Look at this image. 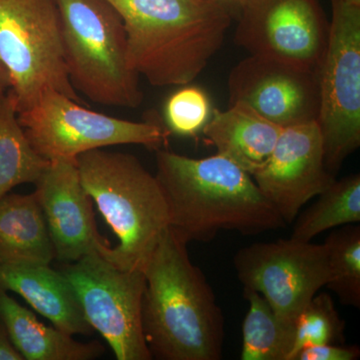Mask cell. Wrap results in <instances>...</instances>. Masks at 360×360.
I'll list each match as a JSON object with an SVG mask.
<instances>
[{
	"instance_id": "8",
	"label": "cell",
	"mask_w": 360,
	"mask_h": 360,
	"mask_svg": "<svg viewBox=\"0 0 360 360\" xmlns=\"http://www.w3.org/2000/svg\"><path fill=\"white\" fill-rule=\"evenodd\" d=\"M18 117L32 148L49 161L77 160L87 151L122 144L158 150L172 135L156 122H129L87 110L53 90L44 92Z\"/></svg>"
},
{
	"instance_id": "9",
	"label": "cell",
	"mask_w": 360,
	"mask_h": 360,
	"mask_svg": "<svg viewBox=\"0 0 360 360\" xmlns=\"http://www.w3.org/2000/svg\"><path fill=\"white\" fill-rule=\"evenodd\" d=\"M59 270L75 290L85 319L116 359H153L142 329V270L120 269L99 252L63 264Z\"/></svg>"
},
{
	"instance_id": "17",
	"label": "cell",
	"mask_w": 360,
	"mask_h": 360,
	"mask_svg": "<svg viewBox=\"0 0 360 360\" xmlns=\"http://www.w3.org/2000/svg\"><path fill=\"white\" fill-rule=\"evenodd\" d=\"M0 319L25 360H94L104 354L97 341L80 342L56 326H45L1 288Z\"/></svg>"
},
{
	"instance_id": "27",
	"label": "cell",
	"mask_w": 360,
	"mask_h": 360,
	"mask_svg": "<svg viewBox=\"0 0 360 360\" xmlns=\"http://www.w3.org/2000/svg\"><path fill=\"white\" fill-rule=\"evenodd\" d=\"M213 2H217L219 6H224L226 8L233 18L238 16L243 7L248 6L251 0H212Z\"/></svg>"
},
{
	"instance_id": "22",
	"label": "cell",
	"mask_w": 360,
	"mask_h": 360,
	"mask_svg": "<svg viewBox=\"0 0 360 360\" xmlns=\"http://www.w3.org/2000/svg\"><path fill=\"white\" fill-rule=\"evenodd\" d=\"M330 278L326 288L343 305L360 307V226L347 224L333 229L323 243Z\"/></svg>"
},
{
	"instance_id": "26",
	"label": "cell",
	"mask_w": 360,
	"mask_h": 360,
	"mask_svg": "<svg viewBox=\"0 0 360 360\" xmlns=\"http://www.w3.org/2000/svg\"><path fill=\"white\" fill-rule=\"evenodd\" d=\"M0 360H25L14 347L1 319H0Z\"/></svg>"
},
{
	"instance_id": "3",
	"label": "cell",
	"mask_w": 360,
	"mask_h": 360,
	"mask_svg": "<svg viewBox=\"0 0 360 360\" xmlns=\"http://www.w3.org/2000/svg\"><path fill=\"white\" fill-rule=\"evenodd\" d=\"M127 32L132 70L153 86L191 84L219 51L231 13L212 0H108Z\"/></svg>"
},
{
	"instance_id": "5",
	"label": "cell",
	"mask_w": 360,
	"mask_h": 360,
	"mask_svg": "<svg viewBox=\"0 0 360 360\" xmlns=\"http://www.w3.org/2000/svg\"><path fill=\"white\" fill-rule=\"evenodd\" d=\"M63 54L75 91L94 103L136 108L143 101L130 66L127 32L108 0H54Z\"/></svg>"
},
{
	"instance_id": "2",
	"label": "cell",
	"mask_w": 360,
	"mask_h": 360,
	"mask_svg": "<svg viewBox=\"0 0 360 360\" xmlns=\"http://www.w3.org/2000/svg\"><path fill=\"white\" fill-rule=\"evenodd\" d=\"M170 227L143 267L141 321L153 359L219 360L224 317L212 286Z\"/></svg>"
},
{
	"instance_id": "15",
	"label": "cell",
	"mask_w": 360,
	"mask_h": 360,
	"mask_svg": "<svg viewBox=\"0 0 360 360\" xmlns=\"http://www.w3.org/2000/svg\"><path fill=\"white\" fill-rule=\"evenodd\" d=\"M0 288L20 295L68 335H89L94 331L70 281L51 264H0Z\"/></svg>"
},
{
	"instance_id": "23",
	"label": "cell",
	"mask_w": 360,
	"mask_h": 360,
	"mask_svg": "<svg viewBox=\"0 0 360 360\" xmlns=\"http://www.w3.org/2000/svg\"><path fill=\"white\" fill-rule=\"evenodd\" d=\"M345 321L336 310L333 297L326 292L315 295L295 322V343L290 360L298 352L314 345L345 343Z\"/></svg>"
},
{
	"instance_id": "12",
	"label": "cell",
	"mask_w": 360,
	"mask_h": 360,
	"mask_svg": "<svg viewBox=\"0 0 360 360\" xmlns=\"http://www.w3.org/2000/svg\"><path fill=\"white\" fill-rule=\"evenodd\" d=\"M227 89L229 104H245L283 129L319 117V77L310 68L250 54L232 68Z\"/></svg>"
},
{
	"instance_id": "20",
	"label": "cell",
	"mask_w": 360,
	"mask_h": 360,
	"mask_svg": "<svg viewBox=\"0 0 360 360\" xmlns=\"http://www.w3.org/2000/svg\"><path fill=\"white\" fill-rule=\"evenodd\" d=\"M250 307L243 323L241 360H290L295 324L277 316L257 291L243 288Z\"/></svg>"
},
{
	"instance_id": "19",
	"label": "cell",
	"mask_w": 360,
	"mask_h": 360,
	"mask_svg": "<svg viewBox=\"0 0 360 360\" xmlns=\"http://www.w3.org/2000/svg\"><path fill=\"white\" fill-rule=\"evenodd\" d=\"M11 90L0 96V198L23 184H35L49 161L26 139Z\"/></svg>"
},
{
	"instance_id": "18",
	"label": "cell",
	"mask_w": 360,
	"mask_h": 360,
	"mask_svg": "<svg viewBox=\"0 0 360 360\" xmlns=\"http://www.w3.org/2000/svg\"><path fill=\"white\" fill-rule=\"evenodd\" d=\"M56 251L34 193L0 198V264H51Z\"/></svg>"
},
{
	"instance_id": "16",
	"label": "cell",
	"mask_w": 360,
	"mask_h": 360,
	"mask_svg": "<svg viewBox=\"0 0 360 360\" xmlns=\"http://www.w3.org/2000/svg\"><path fill=\"white\" fill-rule=\"evenodd\" d=\"M283 127L269 122L245 104L213 110L202 132L219 155L252 175L269 160Z\"/></svg>"
},
{
	"instance_id": "21",
	"label": "cell",
	"mask_w": 360,
	"mask_h": 360,
	"mask_svg": "<svg viewBox=\"0 0 360 360\" xmlns=\"http://www.w3.org/2000/svg\"><path fill=\"white\" fill-rule=\"evenodd\" d=\"M319 200L298 214L290 238L311 241L322 232L360 222V175L352 174L319 194Z\"/></svg>"
},
{
	"instance_id": "7",
	"label": "cell",
	"mask_w": 360,
	"mask_h": 360,
	"mask_svg": "<svg viewBox=\"0 0 360 360\" xmlns=\"http://www.w3.org/2000/svg\"><path fill=\"white\" fill-rule=\"evenodd\" d=\"M328 45L317 68V124L324 163L338 174L343 161L360 146V6L331 0Z\"/></svg>"
},
{
	"instance_id": "4",
	"label": "cell",
	"mask_w": 360,
	"mask_h": 360,
	"mask_svg": "<svg viewBox=\"0 0 360 360\" xmlns=\"http://www.w3.org/2000/svg\"><path fill=\"white\" fill-rule=\"evenodd\" d=\"M77 165L82 186L118 238L99 253L120 269H143L170 225L155 175L134 155L103 148L78 155Z\"/></svg>"
},
{
	"instance_id": "13",
	"label": "cell",
	"mask_w": 360,
	"mask_h": 360,
	"mask_svg": "<svg viewBox=\"0 0 360 360\" xmlns=\"http://www.w3.org/2000/svg\"><path fill=\"white\" fill-rule=\"evenodd\" d=\"M251 176L285 224H292L302 206L336 179L324 163L317 122L283 129L269 160Z\"/></svg>"
},
{
	"instance_id": "24",
	"label": "cell",
	"mask_w": 360,
	"mask_h": 360,
	"mask_svg": "<svg viewBox=\"0 0 360 360\" xmlns=\"http://www.w3.org/2000/svg\"><path fill=\"white\" fill-rule=\"evenodd\" d=\"M212 111L210 96L205 89L196 85H181L165 101V129L170 134L179 136H198L210 120Z\"/></svg>"
},
{
	"instance_id": "10",
	"label": "cell",
	"mask_w": 360,
	"mask_h": 360,
	"mask_svg": "<svg viewBox=\"0 0 360 360\" xmlns=\"http://www.w3.org/2000/svg\"><path fill=\"white\" fill-rule=\"evenodd\" d=\"M233 264L243 288L257 291L291 324L330 278L323 243L292 238L245 246Z\"/></svg>"
},
{
	"instance_id": "6",
	"label": "cell",
	"mask_w": 360,
	"mask_h": 360,
	"mask_svg": "<svg viewBox=\"0 0 360 360\" xmlns=\"http://www.w3.org/2000/svg\"><path fill=\"white\" fill-rule=\"evenodd\" d=\"M0 61L18 113L49 90L85 104L68 77L54 0H0Z\"/></svg>"
},
{
	"instance_id": "1",
	"label": "cell",
	"mask_w": 360,
	"mask_h": 360,
	"mask_svg": "<svg viewBox=\"0 0 360 360\" xmlns=\"http://www.w3.org/2000/svg\"><path fill=\"white\" fill-rule=\"evenodd\" d=\"M155 177L169 227L186 243H208L222 231L255 236L288 226L251 174L219 153L191 158L158 149Z\"/></svg>"
},
{
	"instance_id": "28",
	"label": "cell",
	"mask_w": 360,
	"mask_h": 360,
	"mask_svg": "<svg viewBox=\"0 0 360 360\" xmlns=\"http://www.w3.org/2000/svg\"><path fill=\"white\" fill-rule=\"evenodd\" d=\"M11 89V78L8 72L0 61V96Z\"/></svg>"
},
{
	"instance_id": "11",
	"label": "cell",
	"mask_w": 360,
	"mask_h": 360,
	"mask_svg": "<svg viewBox=\"0 0 360 360\" xmlns=\"http://www.w3.org/2000/svg\"><path fill=\"white\" fill-rule=\"evenodd\" d=\"M234 40L250 54L317 70L329 22L319 0H251L238 14Z\"/></svg>"
},
{
	"instance_id": "29",
	"label": "cell",
	"mask_w": 360,
	"mask_h": 360,
	"mask_svg": "<svg viewBox=\"0 0 360 360\" xmlns=\"http://www.w3.org/2000/svg\"><path fill=\"white\" fill-rule=\"evenodd\" d=\"M350 4H354V6H360V0H345Z\"/></svg>"
},
{
	"instance_id": "25",
	"label": "cell",
	"mask_w": 360,
	"mask_h": 360,
	"mask_svg": "<svg viewBox=\"0 0 360 360\" xmlns=\"http://www.w3.org/2000/svg\"><path fill=\"white\" fill-rule=\"evenodd\" d=\"M359 356L357 345L328 343L302 348L293 360H356Z\"/></svg>"
},
{
	"instance_id": "14",
	"label": "cell",
	"mask_w": 360,
	"mask_h": 360,
	"mask_svg": "<svg viewBox=\"0 0 360 360\" xmlns=\"http://www.w3.org/2000/svg\"><path fill=\"white\" fill-rule=\"evenodd\" d=\"M34 184L58 262L70 264L110 245L97 231L94 201L82 186L77 160L49 161Z\"/></svg>"
}]
</instances>
